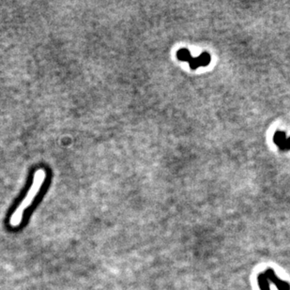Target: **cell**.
<instances>
[{"mask_svg": "<svg viewBox=\"0 0 290 290\" xmlns=\"http://www.w3.org/2000/svg\"><path fill=\"white\" fill-rule=\"evenodd\" d=\"M177 56H178V60H181V61H187V62H189L191 59L193 58L189 50H187V49H180L179 51H178Z\"/></svg>", "mask_w": 290, "mask_h": 290, "instance_id": "3", "label": "cell"}, {"mask_svg": "<svg viewBox=\"0 0 290 290\" xmlns=\"http://www.w3.org/2000/svg\"><path fill=\"white\" fill-rule=\"evenodd\" d=\"M280 149H282V150H288V149H290V137H288V138L286 139V141L284 143V146L280 148Z\"/></svg>", "mask_w": 290, "mask_h": 290, "instance_id": "6", "label": "cell"}, {"mask_svg": "<svg viewBox=\"0 0 290 290\" xmlns=\"http://www.w3.org/2000/svg\"><path fill=\"white\" fill-rule=\"evenodd\" d=\"M189 65L192 70H196L199 67V62L197 58H192L189 61Z\"/></svg>", "mask_w": 290, "mask_h": 290, "instance_id": "5", "label": "cell"}, {"mask_svg": "<svg viewBox=\"0 0 290 290\" xmlns=\"http://www.w3.org/2000/svg\"><path fill=\"white\" fill-rule=\"evenodd\" d=\"M286 139L287 138L285 137V133L284 131H276L274 134V137H273V141L278 146L279 148H281L284 146Z\"/></svg>", "mask_w": 290, "mask_h": 290, "instance_id": "2", "label": "cell"}, {"mask_svg": "<svg viewBox=\"0 0 290 290\" xmlns=\"http://www.w3.org/2000/svg\"><path fill=\"white\" fill-rule=\"evenodd\" d=\"M197 59H198L199 65L202 66V67H206L210 63V56L207 52L202 53Z\"/></svg>", "mask_w": 290, "mask_h": 290, "instance_id": "4", "label": "cell"}, {"mask_svg": "<svg viewBox=\"0 0 290 290\" xmlns=\"http://www.w3.org/2000/svg\"><path fill=\"white\" fill-rule=\"evenodd\" d=\"M45 178H46V171L43 168L36 170L34 177H33V181H32L29 192L27 193L24 199L18 205L15 210L11 215V218H10L11 227L15 229L23 224L25 213L32 206L36 197L40 194L42 184L45 181Z\"/></svg>", "mask_w": 290, "mask_h": 290, "instance_id": "1", "label": "cell"}]
</instances>
